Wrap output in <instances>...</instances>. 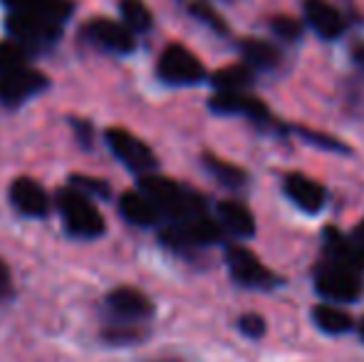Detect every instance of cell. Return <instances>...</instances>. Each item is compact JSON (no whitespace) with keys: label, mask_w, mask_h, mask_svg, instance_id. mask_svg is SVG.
Returning <instances> with one entry per match:
<instances>
[{"label":"cell","mask_w":364,"mask_h":362,"mask_svg":"<svg viewBox=\"0 0 364 362\" xmlns=\"http://www.w3.org/2000/svg\"><path fill=\"white\" fill-rule=\"evenodd\" d=\"M141 191L156 203V208L161 211V216L171 218L173 223L188 221L193 216L203 213V198L196 191L181 186V183L164 179V176H149L144 174L141 179Z\"/></svg>","instance_id":"obj_1"},{"label":"cell","mask_w":364,"mask_h":362,"mask_svg":"<svg viewBox=\"0 0 364 362\" xmlns=\"http://www.w3.org/2000/svg\"><path fill=\"white\" fill-rule=\"evenodd\" d=\"M58 208L65 218V226L70 233L80 238H97L105 233V218L97 211V206L90 201V196H85L82 191L68 186L58 191Z\"/></svg>","instance_id":"obj_2"},{"label":"cell","mask_w":364,"mask_h":362,"mask_svg":"<svg viewBox=\"0 0 364 362\" xmlns=\"http://www.w3.org/2000/svg\"><path fill=\"white\" fill-rule=\"evenodd\" d=\"M63 20L43 13H13L8 18V33L15 43L28 48H48L60 38Z\"/></svg>","instance_id":"obj_3"},{"label":"cell","mask_w":364,"mask_h":362,"mask_svg":"<svg viewBox=\"0 0 364 362\" xmlns=\"http://www.w3.org/2000/svg\"><path fill=\"white\" fill-rule=\"evenodd\" d=\"M315 288H317V293L327 300H345V303H352V300H357L362 295L364 283L357 268L330 261L317 273Z\"/></svg>","instance_id":"obj_4"},{"label":"cell","mask_w":364,"mask_h":362,"mask_svg":"<svg viewBox=\"0 0 364 362\" xmlns=\"http://www.w3.org/2000/svg\"><path fill=\"white\" fill-rule=\"evenodd\" d=\"M203 65L183 45H168L159 58V78L168 85H196L203 80Z\"/></svg>","instance_id":"obj_5"},{"label":"cell","mask_w":364,"mask_h":362,"mask_svg":"<svg viewBox=\"0 0 364 362\" xmlns=\"http://www.w3.org/2000/svg\"><path fill=\"white\" fill-rule=\"evenodd\" d=\"M107 144L114 151V156L127 166V169L136 171V174H149L156 169V156L149 149L139 137L129 134L127 129H107Z\"/></svg>","instance_id":"obj_6"},{"label":"cell","mask_w":364,"mask_h":362,"mask_svg":"<svg viewBox=\"0 0 364 362\" xmlns=\"http://www.w3.org/2000/svg\"><path fill=\"white\" fill-rule=\"evenodd\" d=\"M85 38L92 45L107 50V53L127 55L136 48L134 43V30L127 28L124 23H114V20H90L85 25Z\"/></svg>","instance_id":"obj_7"},{"label":"cell","mask_w":364,"mask_h":362,"mask_svg":"<svg viewBox=\"0 0 364 362\" xmlns=\"http://www.w3.org/2000/svg\"><path fill=\"white\" fill-rule=\"evenodd\" d=\"M228 261V271L245 288H270L275 285V275L243 246H230L225 253Z\"/></svg>","instance_id":"obj_8"},{"label":"cell","mask_w":364,"mask_h":362,"mask_svg":"<svg viewBox=\"0 0 364 362\" xmlns=\"http://www.w3.org/2000/svg\"><path fill=\"white\" fill-rule=\"evenodd\" d=\"M45 87H48V78L43 73H38V70H30L23 65V68L0 78V102L8 107L23 105L25 100H30Z\"/></svg>","instance_id":"obj_9"},{"label":"cell","mask_w":364,"mask_h":362,"mask_svg":"<svg viewBox=\"0 0 364 362\" xmlns=\"http://www.w3.org/2000/svg\"><path fill=\"white\" fill-rule=\"evenodd\" d=\"M107 308L112 315L122 320V323H136L151 315L154 305L141 290L136 288H117L107 295Z\"/></svg>","instance_id":"obj_10"},{"label":"cell","mask_w":364,"mask_h":362,"mask_svg":"<svg viewBox=\"0 0 364 362\" xmlns=\"http://www.w3.org/2000/svg\"><path fill=\"white\" fill-rule=\"evenodd\" d=\"M10 201H13V206L18 208L20 213H25V216L40 218L50 211V198H48V193H45V188L35 179H28V176L13 181V186H10Z\"/></svg>","instance_id":"obj_11"},{"label":"cell","mask_w":364,"mask_h":362,"mask_svg":"<svg viewBox=\"0 0 364 362\" xmlns=\"http://www.w3.org/2000/svg\"><path fill=\"white\" fill-rule=\"evenodd\" d=\"M208 105L218 115H243L255 122H263L268 117V107L255 97L243 95V92H218V95L211 97Z\"/></svg>","instance_id":"obj_12"},{"label":"cell","mask_w":364,"mask_h":362,"mask_svg":"<svg viewBox=\"0 0 364 362\" xmlns=\"http://www.w3.org/2000/svg\"><path fill=\"white\" fill-rule=\"evenodd\" d=\"M305 20L325 40H335L345 33V20L327 0H305Z\"/></svg>","instance_id":"obj_13"},{"label":"cell","mask_w":364,"mask_h":362,"mask_svg":"<svg viewBox=\"0 0 364 362\" xmlns=\"http://www.w3.org/2000/svg\"><path fill=\"white\" fill-rule=\"evenodd\" d=\"M327 246H330V258L337 263H345V266H352L357 271L364 268V221L352 231L350 238L337 236L335 231H327Z\"/></svg>","instance_id":"obj_14"},{"label":"cell","mask_w":364,"mask_h":362,"mask_svg":"<svg viewBox=\"0 0 364 362\" xmlns=\"http://www.w3.org/2000/svg\"><path fill=\"white\" fill-rule=\"evenodd\" d=\"M285 193L297 208L307 213H317L325 206V188L302 174H290L285 179Z\"/></svg>","instance_id":"obj_15"},{"label":"cell","mask_w":364,"mask_h":362,"mask_svg":"<svg viewBox=\"0 0 364 362\" xmlns=\"http://www.w3.org/2000/svg\"><path fill=\"white\" fill-rule=\"evenodd\" d=\"M119 211L129 223L136 226H154L161 218V211L144 191H127L119 198Z\"/></svg>","instance_id":"obj_16"},{"label":"cell","mask_w":364,"mask_h":362,"mask_svg":"<svg viewBox=\"0 0 364 362\" xmlns=\"http://www.w3.org/2000/svg\"><path fill=\"white\" fill-rule=\"evenodd\" d=\"M218 218H220V223H223V228H228V231L238 238H248L255 233L253 213L238 201H220Z\"/></svg>","instance_id":"obj_17"},{"label":"cell","mask_w":364,"mask_h":362,"mask_svg":"<svg viewBox=\"0 0 364 362\" xmlns=\"http://www.w3.org/2000/svg\"><path fill=\"white\" fill-rule=\"evenodd\" d=\"M13 13H43L50 18L65 20L73 13V5L68 0H3Z\"/></svg>","instance_id":"obj_18"},{"label":"cell","mask_w":364,"mask_h":362,"mask_svg":"<svg viewBox=\"0 0 364 362\" xmlns=\"http://www.w3.org/2000/svg\"><path fill=\"white\" fill-rule=\"evenodd\" d=\"M312 318H315V325L320 330L330 335H340V333H347L352 328V318L345 313V310L335 308V305H327V303H320L315 305L312 310Z\"/></svg>","instance_id":"obj_19"},{"label":"cell","mask_w":364,"mask_h":362,"mask_svg":"<svg viewBox=\"0 0 364 362\" xmlns=\"http://www.w3.org/2000/svg\"><path fill=\"white\" fill-rule=\"evenodd\" d=\"M213 85L220 92H243L253 85V70L248 65H230L213 75Z\"/></svg>","instance_id":"obj_20"},{"label":"cell","mask_w":364,"mask_h":362,"mask_svg":"<svg viewBox=\"0 0 364 362\" xmlns=\"http://www.w3.org/2000/svg\"><path fill=\"white\" fill-rule=\"evenodd\" d=\"M243 58L248 60L250 65L263 68V70H273V68H278V63H280L278 50L270 43H263V40H245Z\"/></svg>","instance_id":"obj_21"},{"label":"cell","mask_w":364,"mask_h":362,"mask_svg":"<svg viewBox=\"0 0 364 362\" xmlns=\"http://www.w3.org/2000/svg\"><path fill=\"white\" fill-rule=\"evenodd\" d=\"M119 10H122V18H124V25L134 30V33H149L151 30L154 18L144 5V0H122Z\"/></svg>","instance_id":"obj_22"},{"label":"cell","mask_w":364,"mask_h":362,"mask_svg":"<svg viewBox=\"0 0 364 362\" xmlns=\"http://www.w3.org/2000/svg\"><path fill=\"white\" fill-rule=\"evenodd\" d=\"M203 161H206V169L211 171V174L218 179V183H223V186L240 188L245 183V171L238 169V166H233L230 161H220L216 156H206Z\"/></svg>","instance_id":"obj_23"},{"label":"cell","mask_w":364,"mask_h":362,"mask_svg":"<svg viewBox=\"0 0 364 362\" xmlns=\"http://www.w3.org/2000/svg\"><path fill=\"white\" fill-rule=\"evenodd\" d=\"M25 58H28V50H25L20 43H15V40L0 45V78L13 73V70L23 68Z\"/></svg>","instance_id":"obj_24"},{"label":"cell","mask_w":364,"mask_h":362,"mask_svg":"<svg viewBox=\"0 0 364 362\" xmlns=\"http://www.w3.org/2000/svg\"><path fill=\"white\" fill-rule=\"evenodd\" d=\"M73 188L82 191L85 196H95V198H109V186L102 179H92V176H73Z\"/></svg>","instance_id":"obj_25"},{"label":"cell","mask_w":364,"mask_h":362,"mask_svg":"<svg viewBox=\"0 0 364 362\" xmlns=\"http://www.w3.org/2000/svg\"><path fill=\"white\" fill-rule=\"evenodd\" d=\"M191 13L196 15L198 20H203L206 25H211V28L216 30V33H225L223 18H220V15L208 3H203V0H196V3H191Z\"/></svg>","instance_id":"obj_26"},{"label":"cell","mask_w":364,"mask_h":362,"mask_svg":"<svg viewBox=\"0 0 364 362\" xmlns=\"http://www.w3.org/2000/svg\"><path fill=\"white\" fill-rule=\"evenodd\" d=\"M270 28H273L275 35H280L283 40H290V43L300 38V33H302V25L297 23V20L288 18V15H278V18H273L270 20Z\"/></svg>","instance_id":"obj_27"},{"label":"cell","mask_w":364,"mask_h":362,"mask_svg":"<svg viewBox=\"0 0 364 362\" xmlns=\"http://www.w3.org/2000/svg\"><path fill=\"white\" fill-rule=\"evenodd\" d=\"M238 328L243 330L248 338H260V335L265 333V320L260 318V315H255V313H248V315H243V318L238 320Z\"/></svg>","instance_id":"obj_28"},{"label":"cell","mask_w":364,"mask_h":362,"mask_svg":"<svg viewBox=\"0 0 364 362\" xmlns=\"http://www.w3.org/2000/svg\"><path fill=\"white\" fill-rule=\"evenodd\" d=\"M300 134L305 139H310V144H317V147H325V149H335V151H345V144L337 139H330V137H322V134H312L307 129H300Z\"/></svg>","instance_id":"obj_29"},{"label":"cell","mask_w":364,"mask_h":362,"mask_svg":"<svg viewBox=\"0 0 364 362\" xmlns=\"http://www.w3.org/2000/svg\"><path fill=\"white\" fill-rule=\"evenodd\" d=\"M105 338L109 340V343H139L141 333H136L134 328H129V330L112 328V330H107V333H105Z\"/></svg>","instance_id":"obj_30"},{"label":"cell","mask_w":364,"mask_h":362,"mask_svg":"<svg viewBox=\"0 0 364 362\" xmlns=\"http://www.w3.org/2000/svg\"><path fill=\"white\" fill-rule=\"evenodd\" d=\"M10 293V271L3 261H0V300Z\"/></svg>","instance_id":"obj_31"},{"label":"cell","mask_w":364,"mask_h":362,"mask_svg":"<svg viewBox=\"0 0 364 362\" xmlns=\"http://www.w3.org/2000/svg\"><path fill=\"white\" fill-rule=\"evenodd\" d=\"M355 60H357L360 65H364V45H362V48H357V50H355Z\"/></svg>","instance_id":"obj_32"},{"label":"cell","mask_w":364,"mask_h":362,"mask_svg":"<svg viewBox=\"0 0 364 362\" xmlns=\"http://www.w3.org/2000/svg\"><path fill=\"white\" fill-rule=\"evenodd\" d=\"M360 333H362V338H364V320H362V325H360Z\"/></svg>","instance_id":"obj_33"},{"label":"cell","mask_w":364,"mask_h":362,"mask_svg":"<svg viewBox=\"0 0 364 362\" xmlns=\"http://www.w3.org/2000/svg\"><path fill=\"white\" fill-rule=\"evenodd\" d=\"M154 362H178V360H154Z\"/></svg>","instance_id":"obj_34"}]
</instances>
